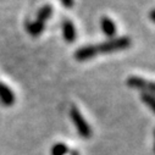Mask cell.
Returning <instances> with one entry per match:
<instances>
[{"label":"cell","mask_w":155,"mask_h":155,"mask_svg":"<svg viewBox=\"0 0 155 155\" xmlns=\"http://www.w3.org/2000/svg\"><path fill=\"white\" fill-rule=\"evenodd\" d=\"M154 136H155V132H154ZM154 153H155V144H154Z\"/></svg>","instance_id":"cell-16"},{"label":"cell","mask_w":155,"mask_h":155,"mask_svg":"<svg viewBox=\"0 0 155 155\" xmlns=\"http://www.w3.org/2000/svg\"><path fill=\"white\" fill-rule=\"evenodd\" d=\"M15 94L14 92L3 82H0V101H2L4 105L10 106L15 103Z\"/></svg>","instance_id":"cell-6"},{"label":"cell","mask_w":155,"mask_h":155,"mask_svg":"<svg viewBox=\"0 0 155 155\" xmlns=\"http://www.w3.org/2000/svg\"><path fill=\"white\" fill-rule=\"evenodd\" d=\"M126 83H127L128 87H132V88H137V89L143 91V93H149L150 86H151V82L142 78V77H138V76H131V77H128Z\"/></svg>","instance_id":"cell-3"},{"label":"cell","mask_w":155,"mask_h":155,"mask_svg":"<svg viewBox=\"0 0 155 155\" xmlns=\"http://www.w3.org/2000/svg\"><path fill=\"white\" fill-rule=\"evenodd\" d=\"M53 15V8L51 5H44L43 8H41L37 12V21L39 22H45L48 21Z\"/></svg>","instance_id":"cell-9"},{"label":"cell","mask_w":155,"mask_h":155,"mask_svg":"<svg viewBox=\"0 0 155 155\" xmlns=\"http://www.w3.org/2000/svg\"><path fill=\"white\" fill-rule=\"evenodd\" d=\"M60 2H61V4H62L65 8H67V9H70V8L73 6V0H60Z\"/></svg>","instance_id":"cell-12"},{"label":"cell","mask_w":155,"mask_h":155,"mask_svg":"<svg viewBox=\"0 0 155 155\" xmlns=\"http://www.w3.org/2000/svg\"><path fill=\"white\" fill-rule=\"evenodd\" d=\"M44 27L45 25L43 22H39V21H34V22H27L26 23V29L27 32L32 35V37H38L41 35L44 31Z\"/></svg>","instance_id":"cell-8"},{"label":"cell","mask_w":155,"mask_h":155,"mask_svg":"<svg viewBox=\"0 0 155 155\" xmlns=\"http://www.w3.org/2000/svg\"><path fill=\"white\" fill-rule=\"evenodd\" d=\"M62 35L64 39L67 43H73L77 38V32H76V27L72 23V21L70 20H65L62 23Z\"/></svg>","instance_id":"cell-5"},{"label":"cell","mask_w":155,"mask_h":155,"mask_svg":"<svg viewBox=\"0 0 155 155\" xmlns=\"http://www.w3.org/2000/svg\"><path fill=\"white\" fill-rule=\"evenodd\" d=\"M100 27H101L103 33L106 37H109V38L115 37V34H116V25L114 23V21L111 18H109L106 16L101 17V20H100Z\"/></svg>","instance_id":"cell-7"},{"label":"cell","mask_w":155,"mask_h":155,"mask_svg":"<svg viewBox=\"0 0 155 155\" xmlns=\"http://www.w3.org/2000/svg\"><path fill=\"white\" fill-rule=\"evenodd\" d=\"M132 41L130 37H120V38H115V39L107 41L105 43H101L99 45H95L97 53L98 54H109L114 51H119L128 48L131 45Z\"/></svg>","instance_id":"cell-1"},{"label":"cell","mask_w":155,"mask_h":155,"mask_svg":"<svg viewBox=\"0 0 155 155\" xmlns=\"http://www.w3.org/2000/svg\"><path fill=\"white\" fill-rule=\"evenodd\" d=\"M68 153V147L65 143H56L51 148V155H66Z\"/></svg>","instance_id":"cell-11"},{"label":"cell","mask_w":155,"mask_h":155,"mask_svg":"<svg viewBox=\"0 0 155 155\" xmlns=\"http://www.w3.org/2000/svg\"><path fill=\"white\" fill-rule=\"evenodd\" d=\"M149 17H150V20L155 23V9H153V10L149 12Z\"/></svg>","instance_id":"cell-13"},{"label":"cell","mask_w":155,"mask_h":155,"mask_svg":"<svg viewBox=\"0 0 155 155\" xmlns=\"http://www.w3.org/2000/svg\"><path fill=\"white\" fill-rule=\"evenodd\" d=\"M71 155H78V151H76V150H74V151L71 153Z\"/></svg>","instance_id":"cell-15"},{"label":"cell","mask_w":155,"mask_h":155,"mask_svg":"<svg viewBox=\"0 0 155 155\" xmlns=\"http://www.w3.org/2000/svg\"><path fill=\"white\" fill-rule=\"evenodd\" d=\"M95 55H98L95 45H86V47H81L80 49L76 50L74 59L78 61H86V60L94 58Z\"/></svg>","instance_id":"cell-4"},{"label":"cell","mask_w":155,"mask_h":155,"mask_svg":"<svg viewBox=\"0 0 155 155\" xmlns=\"http://www.w3.org/2000/svg\"><path fill=\"white\" fill-rule=\"evenodd\" d=\"M70 116H71V120H72L73 125L77 128V132H78V134L82 138H84V139L91 138V136H92V128L88 125V122L86 121V119L82 116V114L80 112V110L77 109L76 106H72L71 107Z\"/></svg>","instance_id":"cell-2"},{"label":"cell","mask_w":155,"mask_h":155,"mask_svg":"<svg viewBox=\"0 0 155 155\" xmlns=\"http://www.w3.org/2000/svg\"><path fill=\"white\" fill-rule=\"evenodd\" d=\"M149 93L153 94V95H155V83L154 82H151V87H150V92Z\"/></svg>","instance_id":"cell-14"},{"label":"cell","mask_w":155,"mask_h":155,"mask_svg":"<svg viewBox=\"0 0 155 155\" xmlns=\"http://www.w3.org/2000/svg\"><path fill=\"white\" fill-rule=\"evenodd\" d=\"M140 99L143 103H145L149 109L155 114V95L150 94V93H142L140 94Z\"/></svg>","instance_id":"cell-10"}]
</instances>
